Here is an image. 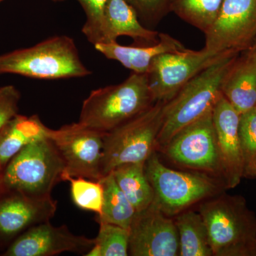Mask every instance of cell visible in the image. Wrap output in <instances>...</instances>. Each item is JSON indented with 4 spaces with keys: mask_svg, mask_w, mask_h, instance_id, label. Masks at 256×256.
<instances>
[{
    "mask_svg": "<svg viewBox=\"0 0 256 256\" xmlns=\"http://www.w3.org/2000/svg\"><path fill=\"white\" fill-rule=\"evenodd\" d=\"M79 122L65 124L58 130L50 129L48 138L60 152L66 176L100 180L104 136Z\"/></svg>",
    "mask_w": 256,
    "mask_h": 256,
    "instance_id": "9",
    "label": "cell"
},
{
    "mask_svg": "<svg viewBox=\"0 0 256 256\" xmlns=\"http://www.w3.org/2000/svg\"><path fill=\"white\" fill-rule=\"evenodd\" d=\"M129 232L130 256H180L174 220L165 215L154 204L136 212Z\"/></svg>",
    "mask_w": 256,
    "mask_h": 256,
    "instance_id": "12",
    "label": "cell"
},
{
    "mask_svg": "<svg viewBox=\"0 0 256 256\" xmlns=\"http://www.w3.org/2000/svg\"><path fill=\"white\" fill-rule=\"evenodd\" d=\"M240 114L223 95L212 111L224 181L228 190L238 186L244 178L238 130Z\"/></svg>",
    "mask_w": 256,
    "mask_h": 256,
    "instance_id": "14",
    "label": "cell"
},
{
    "mask_svg": "<svg viewBox=\"0 0 256 256\" xmlns=\"http://www.w3.org/2000/svg\"><path fill=\"white\" fill-rule=\"evenodd\" d=\"M238 130L244 178H256V107L240 114Z\"/></svg>",
    "mask_w": 256,
    "mask_h": 256,
    "instance_id": "26",
    "label": "cell"
},
{
    "mask_svg": "<svg viewBox=\"0 0 256 256\" xmlns=\"http://www.w3.org/2000/svg\"><path fill=\"white\" fill-rule=\"evenodd\" d=\"M1 1H2V0H0V2H1Z\"/></svg>",
    "mask_w": 256,
    "mask_h": 256,
    "instance_id": "34",
    "label": "cell"
},
{
    "mask_svg": "<svg viewBox=\"0 0 256 256\" xmlns=\"http://www.w3.org/2000/svg\"><path fill=\"white\" fill-rule=\"evenodd\" d=\"M65 181L70 182L72 200L78 208L101 214L104 190L100 180L66 176Z\"/></svg>",
    "mask_w": 256,
    "mask_h": 256,
    "instance_id": "25",
    "label": "cell"
},
{
    "mask_svg": "<svg viewBox=\"0 0 256 256\" xmlns=\"http://www.w3.org/2000/svg\"><path fill=\"white\" fill-rule=\"evenodd\" d=\"M205 50L242 52L256 38V0H224L214 22L204 34Z\"/></svg>",
    "mask_w": 256,
    "mask_h": 256,
    "instance_id": "11",
    "label": "cell"
},
{
    "mask_svg": "<svg viewBox=\"0 0 256 256\" xmlns=\"http://www.w3.org/2000/svg\"><path fill=\"white\" fill-rule=\"evenodd\" d=\"M144 170L154 190L153 204L169 217L176 216L228 190L224 180L212 175L168 168L160 160L156 151L146 160Z\"/></svg>",
    "mask_w": 256,
    "mask_h": 256,
    "instance_id": "4",
    "label": "cell"
},
{
    "mask_svg": "<svg viewBox=\"0 0 256 256\" xmlns=\"http://www.w3.org/2000/svg\"><path fill=\"white\" fill-rule=\"evenodd\" d=\"M144 163L121 165L111 172L136 212L146 210L154 202V190L146 178Z\"/></svg>",
    "mask_w": 256,
    "mask_h": 256,
    "instance_id": "21",
    "label": "cell"
},
{
    "mask_svg": "<svg viewBox=\"0 0 256 256\" xmlns=\"http://www.w3.org/2000/svg\"><path fill=\"white\" fill-rule=\"evenodd\" d=\"M212 111L180 130L158 152L178 166L224 181Z\"/></svg>",
    "mask_w": 256,
    "mask_h": 256,
    "instance_id": "8",
    "label": "cell"
},
{
    "mask_svg": "<svg viewBox=\"0 0 256 256\" xmlns=\"http://www.w3.org/2000/svg\"><path fill=\"white\" fill-rule=\"evenodd\" d=\"M52 1L55 2H64L65 0H52Z\"/></svg>",
    "mask_w": 256,
    "mask_h": 256,
    "instance_id": "32",
    "label": "cell"
},
{
    "mask_svg": "<svg viewBox=\"0 0 256 256\" xmlns=\"http://www.w3.org/2000/svg\"><path fill=\"white\" fill-rule=\"evenodd\" d=\"M180 240V256H213L206 224L196 210H184L174 216Z\"/></svg>",
    "mask_w": 256,
    "mask_h": 256,
    "instance_id": "20",
    "label": "cell"
},
{
    "mask_svg": "<svg viewBox=\"0 0 256 256\" xmlns=\"http://www.w3.org/2000/svg\"><path fill=\"white\" fill-rule=\"evenodd\" d=\"M166 102L156 101L142 114L104 134L102 178L121 165L146 162L156 151Z\"/></svg>",
    "mask_w": 256,
    "mask_h": 256,
    "instance_id": "7",
    "label": "cell"
},
{
    "mask_svg": "<svg viewBox=\"0 0 256 256\" xmlns=\"http://www.w3.org/2000/svg\"><path fill=\"white\" fill-rule=\"evenodd\" d=\"M65 164L50 138L24 146L12 158L1 176V185L9 191L35 197L50 196L64 181Z\"/></svg>",
    "mask_w": 256,
    "mask_h": 256,
    "instance_id": "6",
    "label": "cell"
},
{
    "mask_svg": "<svg viewBox=\"0 0 256 256\" xmlns=\"http://www.w3.org/2000/svg\"><path fill=\"white\" fill-rule=\"evenodd\" d=\"M154 102L146 74L132 72L120 84L90 92L82 102L78 122L98 132H108Z\"/></svg>",
    "mask_w": 256,
    "mask_h": 256,
    "instance_id": "3",
    "label": "cell"
},
{
    "mask_svg": "<svg viewBox=\"0 0 256 256\" xmlns=\"http://www.w3.org/2000/svg\"><path fill=\"white\" fill-rule=\"evenodd\" d=\"M94 47L108 60H117L134 73L142 74L148 73L152 62L158 56L188 50L181 42L164 33H160L159 41L151 46H122L114 42L96 44Z\"/></svg>",
    "mask_w": 256,
    "mask_h": 256,
    "instance_id": "17",
    "label": "cell"
},
{
    "mask_svg": "<svg viewBox=\"0 0 256 256\" xmlns=\"http://www.w3.org/2000/svg\"><path fill=\"white\" fill-rule=\"evenodd\" d=\"M159 34L142 24L136 10L126 0H108L100 43L117 42L119 37L128 36L134 40V45L151 46L159 41Z\"/></svg>",
    "mask_w": 256,
    "mask_h": 256,
    "instance_id": "16",
    "label": "cell"
},
{
    "mask_svg": "<svg viewBox=\"0 0 256 256\" xmlns=\"http://www.w3.org/2000/svg\"><path fill=\"white\" fill-rule=\"evenodd\" d=\"M214 256H256V216L240 195L222 192L198 204Z\"/></svg>",
    "mask_w": 256,
    "mask_h": 256,
    "instance_id": "2",
    "label": "cell"
},
{
    "mask_svg": "<svg viewBox=\"0 0 256 256\" xmlns=\"http://www.w3.org/2000/svg\"><path fill=\"white\" fill-rule=\"evenodd\" d=\"M86 16L82 32L90 43L95 45L101 41V28L108 0H77Z\"/></svg>",
    "mask_w": 256,
    "mask_h": 256,
    "instance_id": "27",
    "label": "cell"
},
{
    "mask_svg": "<svg viewBox=\"0 0 256 256\" xmlns=\"http://www.w3.org/2000/svg\"><path fill=\"white\" fill-rule=\"evenodd\" d=\"M0 185H1V178H0Z\"/></svg>",
    "mask_w": 256,
    "mask_h": 256,
    "instance_id": "33",
    "label": "cell"
},
{
    "mask_svg": "<svg viewBox=\"0 0 256 256\" xmlns=\"http://www.w3.org/2000/svg\"><path fill=\"white\" fill-rule=\"evenodd\" d=\"M2 168L1 165H0V178H1L2 174Z\"/></svg>",
    "mask_w": 256,
    "mask_h": 256,
    "instance_id": "31",
    "label": "cell"
},
{
    "mask_svg": "<svg viewBox=\"0 0 256 256\" xmlns=\"http://www.w3.org/2000/svg\"><path fill=\"white\" fill-rule=\"evenodd\" d=\"M240 54L238 50H226L165 104L156 151L163 148L180 130L213 110L222 96L224 79Z\"/></svg>",
    "mask_w": 256,
    "mask_h": 256,
    "instance_id": "1",
    "label": "cell"
},
{
    "mask_svg": "<svg viewBox=\"0 0 256 256\" xmlns=\"http://www.w3.org/2000/svg\"><path fill=\"white\" fill-rule=\"evenodd\" d=\"M248 50V52H250V54H252L256 56V38L252 47Z\"/></svg>",
    "mask_w": 256,
    "mask_h": 256,
    "instance_id": "30",
    "label": "cell"
},
{
    "mask_svg": "<svg viewBox=\"0 0 256 256\" xmlns=\"http://www.w3.org/2000/svg\"><path fill=\"white\" fill-rule=\"evenodd\" d=\"M224 52L214 53L205 48L200 50L188 48L178 53L158 56L146 74L154 101L172 100L192 78Z\"/></svg>",
    "mask_w": 256,
    "mask_h": 256,
    "instance_id": "10",
    "label": "cell"
},
{
    "mask_svg": "<svg viewBox=\"0 0 256 256\" xmlns=\"http://www.w3.org/2000/svg\"><path fill=\"white\" fill-rule=\"evenodd\" d=\"M20 92L13 86H0V131L18 116Z\"/></svg>",
    "mask_w": 256,
    "mask_h": 256,
    "instance_id": "29",
    "label": "cell"
},
{
    "mask_svg": "<svg viewBox=\"0 0 256 256\" xmlns=\"http://www.w3.org/2000/svg\"><path fill=\"white\" fill-rule=\"evenodd\" d=\"M104 190V204L98 223H108L129 229L136 210L114 180L112 173L100 178Z\"/></svg>",
    "mask_w": 256,
    "mask_h": 256,
    "instance_id": "22",
    "label": "cell"
},
{
    "mask_svg": "<svg viewBox=\"0 0 256 256\" xmlns=\"http://www.w3.org/2000/svg\"><path fill=\"white\" fill-rule=\"evenodd\" d=\"M224 0H170V12L206 33L218 16Z\"/></svg>",
    "mask_w": 256,
    "mask_h": 256,
    "instance_id": "23",
    "label": "cell"
},
{
    "mask_svg": "<svg viewBox=\"0 0 256 256\" xmlns=\"http://www.w3.org/2000/svg\"><path fill=\"white\" fill-rule=\"evenodd\" d=\"M50 129L36 114H18L0 131V165L2 169L24 146L48 137Z\"/></svg>",
    "mask_w": 256,
    "mask_h": 256,
    "instance_id": "19",
    "label": "cell"
},
{
    "mask_svg": "<svg viewBox=\"0 0 256 256\" xmlns=\"http://www.w3.org/2000/svg\"><path fill=\"white\" fill-rule=\"evenodd\" d=\"M56 80L82 78L92 74L84 65L73 38L56 36L28 48L0 55V74Z\"/></svg>",
    "mask_w": 256,
    "mask_h": 256,
    "instance_id": "5",
    "label": "cell"
},
{
    "mask_svg": "<svg viewBox=\"0 0 256 256\" xmlns=\"http://www.w3.org/2000/svg\"><path fill=\"white\" fill-rule=\"evenodd\" d=\"M95 244L85 256H129V229L108 223H99Z\"/></svg>",
    "mask_w": 256,
    "mask_h": 256,
    "instance_id": "24",
    "label": "cell"
},
{
    "mask_svg": "<svg viewBox=\"0 0 256 256\" xmlns=\"http://www.w3.org/2000/svg\"><path fill=\"white\" fill-rule=\"evenodd\" d=\"M144 26L154 28L170 12V0H126Z\"/></svg>",
    "mask_w": 256,
    "mask_h": 256,
    "instance_id": "28",
    "label": "cell"
},
{
    "mask_svg": "<svg viewBox=\"0 0 256 256\" xmlns=\"http://www.w3.org/2000/svg\"><path fill=\"white\" fill-rule=\"evenodd\" d=\"M222 92L240 114L256 107V55L240 52L224 79Z\"/></svg>",
    "mask_w": 256,
    "mask_h": 256,
    "instance_id": "18",
    "label": "cell"
},
{
    "mask_svg": "<svg viewBox=\"0 0 256 256\" xmlns=\"http://www.w3.org/2000/svg\"><path fill=\"white\" fill-rule=\"evenodd\" d=\"M94 244L95 239L74 234L66 226L56 227L47 222L24 232L4 256H52L65 252L85 256Z\"/></svg>",
    "mask_w": 256,
    "mask_h": 256,
    "instance_id": "13",
    "label": "cell"
},
{
    "mask_svg": "<svg viewBox=\"0 0 256 256\" xmlns=\"http://www.w3.org/2000/svg\"><path fill=\"white\" fill-rule=\"evenodd\" d=\"M13 192L0 201L1 236H14L54 216L57 202L52 196L35 197Z\"/></svg>",
    "mask_w": 256,
    "mask_h": 256,
    "instance_id": "15",
    "label": "cell"
}]
</instances>
